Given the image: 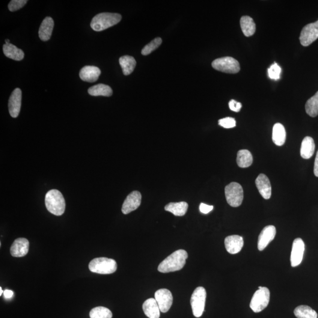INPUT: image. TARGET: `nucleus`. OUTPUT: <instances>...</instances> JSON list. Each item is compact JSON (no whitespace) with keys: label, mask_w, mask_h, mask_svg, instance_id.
Returning a JSON list of instances; mask_svg holds the SVG:
<instances>
[{"label":"nucleus","mask_w":318,"mask_h":318,"mask_svg":"<svg viewBox=\"0 0 318 318\" xmlns=\"http://www.w3.org/2000/svg\"><path fill=\"white\" fill-rule=\"evenodd\" d=\"M188 258L187 252L180 249L173 252L160 263L158 270L161 273L176 272L183 268Z\"/></svg>","instance_id":"f257e3e1"},{"label":"nucleus","mask_w":318,"mask_h":318,"mask_svg":"<svg viewBox=\"0 0 318 318\" xmlns=\"http://www.w3.org/2000/svg\"><path fill=\"white\" fill-rule=\"evenodd\" d=\"M45 203L49 212L56 216H61L65 212V202L62 193L53 189L47 193Z\"/></svg>","instance_id":"f03ea898"},{"label":"nucleus","mask_w":318,"mask_h":318,"mask_svg":"<svg viewBox=\"0 0 318 318\" xmlns=\"http://www.w3.org/2000/svg\"><path fill=\"white\" fill-rule=\"evenodd\" d=\"M121 16L117 13H102L96 15L92 19L90 26L93 30L102 31L117 25L120 22Z\"/></svg>","instance_id":"7ed1b4c3"},{"label":"nucleus","mask_w":318,"mask_h":318,"mask_svg":"<svg viewBox=\"0 0 318 318\" xmlns=\"http://www.w3.org/2000/svg\"><path fill=\"white\" fill-rule=\"evenodd\" d=\"M88 268L91 272L108 275L116 271L117 265L116 261L113 259L97 258L90 261Z\"/></svg>","instance_id":"20e7f679"},{"label":"nucleus","mask_w":318,"mask_h":318,"mask_svg":"<svg viewBox=\"0 0 318 318\" xmlns=\"http://www.w3.org/2000/svg\"><path fill=\"white\" fill-rule=\"evenodd\" d=\"M270 300V291L266 287H259L252 297L250 308L255 313H260L268 305Z\"/></svg>","instance_id":"39448f33"},{"label":"nucleus","mask_w":318,"mask_h":318,"mask_svg":"<svg viewBox=\"0 0 318 318\" xmlns=\"http://www.w3.org/2000/svg\"><path fill=\"white\" fill-rule=\"evenodd\" d=\"M226 199L231 206L237 207L242 204L243 200V190L241 185L231 182L225 187Z\"/></svg>","instance_id":"423d86ee"},{"label":"nucleus","mask_w":318,"mask_h":318,"mask_svg":"<svg viewBox=\"0 0 318 318\" xmlns=\"http://www.w3.org/2000/svg\"><path fill=\"white\" fill-rule=\"evenodd\" d=\"M206 291L203 287H198L191 296V304L193 316L201 317L203 314L206 303Z\"/></svg>","instance_id":"0eeeda50"},{"label":"nucleus","mask_w":318,"mask_h":318,"mask_svg":"<svg viewBox=\"0 0 318 318\" xmlns=\"http://www.w3.org/2000/svg\"><path fill=\"white\" fill-rule=\"evenodd\" d=\"M212 65L214 69L226 73L236 74L240 70L238 61L231 57L217 58Z\"/></svg>","instance_id":"6e6552de"},{"label":"nucleus","mask_w":318,"mask_h":318,"mask_svg":"<svg viewBox=\"0 0 318 318\" xmlns=\"http://www.w3.org/2000/svg\"><path fill=\"white\" fill-rule=\"evenodd\" d=\"M318 38V20L317 22L309 24L303 28L300 35V43L303 46L311 45Z\"/></svg>","instance_id":"1a4fd4ad"},{"label":"nucleus","mask_w":318,"mask_h":318,"mask_svg":"<svg viewBox=\"0 0 318 318\" xmlns=\"http://www.w3.org/2000/svg\"><path fill=\"white\" fill-rule=\"evenodd\" d=\"M154 299L159 305L160 312L163 313H167L170 310L173 304V296L170 290L166 289H161L157 290Z\"/></svg>","instance_id":"9d476101"},{"label":"nucleus","mask_w":318,"mask_h":318,"mask_svg":"<svg viewBox=\"0 0 318 318\" xmlns=\"http://www.w3.org/2000/svg\"><path fill=\"white\" fill-rule=\"evenodd\" d=\"M305 251V243L301 238L294 240L290 255L291 266L296 267L301 263Z\"/></svg>","instance_id":"9b49d317"},{"label":"nucleus","mask_w":318,"mask_h":318,"mask_svg":"<svg viewBox=\"0 0 318 318\" xmlns=\"http://www.w3.org/2000/svg\"><path fill=\"white\" fill-rule=\"evenodd\" d=\"M22 92L19 88H17L12 92L8 101L9 113L12 117L19 116L21 106H22Z\"/></svg>","instance_id":"f8f14e48"},{"label":"nucleus","mask_w":318,"mask_h":318,"mask_svg":"<svg viewBox=\"0 0 318 318\" xmlns=\"http://www.w3.org/2000/svg\"><path fill=\"white\" fill-rule=\"evenodd\" d=\"M276 233L274 226H267L261 231L258 237V248L260 251L264 250L267 246L274 239Z\"/></svg>","instance_id":"ddd939ff"},{"label":"nucleus","mask_w":318,"mask_h":318,"mask_svg":"<svg viewBox=\"0 0 318 318\" xmlns=\"http://www.w3.org/2000/svg\"><path fill=\"white\" fill-rule=\"evenodd\" d=\"M142 195L138 191H133L128 195L123 204L121 211L124 215H127L136 210L141 204Z\"/></svg>","instance_id":"4468645a"},{"label":"nucleus","mask_w":318,"mask_h":318,"mask_svg":"<svg viewBox=\"0 0 318 318\" xmlns=\"http://www.w3.org/2000/svg\"><path fill=\"white\" fill-rule=\"evenodd\" d=\"M259 192L264 199H269L272 195V187L265 174H260L255 180Z\"/></svg>","instance_id":"2eb2a0df"},{"label":"nucleus","mask_w":318,"mask_h":318,"mask_svg":"<svg viewBox=\"0 0 318 318\" xmlns=\"http://www.w3.org/2000/svg\"><path fill=\"white\" fill-rule=\"evenodd\" d=\"M244 244L243 237L239 235H231L226 237L225 245L226 249L231 254L239 253Z\"/></svg>","instance_id":"dca6fc26"},{"label":"nucleus","mask_w":318,"mask_h":318,"mask_svg":"<svg viewBox=\"0 0 318 318\" xmlns=\"http://www.w3.org/2000/svg\"><path fill=\"white\" fill-rule=\"evenodd\" d=\"M29 242L26 238H18L14 240L10 249L11 255L14 257H25L29 251Z\"/></svg>","instance_id":"f3484780"},{"label":"nucleus","mask_w":318,"mask_h":318,"mask_svg":"<svg viewBox=\"0 0 318 318\" xmlns=\"http://www.w3.org/2000/svg\"><path fill=\"white\" fill-rule=\"evenodd\" d=\"M101 74L99 68L91 65L83 67L80 71L79 76L83 81L94 83L96 82Z\"/></svg>","instance_id":"a211bd4d"},{"label":"nucleus","mask_w":318,"mask_h":318,"mask_svg":"<svg viewBox=\"0 0 318 318\" xmlns=\"http://www.w3.org/2000/svg\"><path fill=\"white\" fill-rule=\"evenodd\" d=\"M54 26V21L52 17H47L44 19L38 31V35L41 40L47 41L50 39Z\"/></svg>","instance_id":"6ab92c4d"},{"label":"nucleus","mask_w":318,"mask_h":318,"mask_svg":"<svg viewBox=\"0 0 318 318\" xmlns=\"http://www.w3.org/2000/svg\"><path fill=\"white\" fill-rule=\"evenodd\" d=\"M144 313L149 318H159L160 308L155 299L150 298L146 300L143 305Z\"/></svg>","instance_id":"aec40b11"},{"label":"nucleus","mask_w":318,"mask_h":318,"mask_svg":"<svg viewBox=\"0 0 318 318\" xmlns=\"http://www.w3.org/2000/svg\"><path fill=\"white\" fill-rule=\"evenodd\" d=\"M316 145L314 139L310 136L305 137L303 140L301 147V156L303 159H309L314 155Z\"/></svg>","instance_id":"412c9836"},{"label":"nucleus","mask_w":318,"mask_h":318,"mask_svg":"<svg viewBox=\"0 0 318 318\" xmlns=\"http://www.w3.org/2000/svg\"><path fill=\"white\" fill-rule=\"evenodd\" d=\"M287 133L285 127L281 123H276L273 127L272 141L278 146L283 145L286 141Z\"/></svg>","instance_id":"4be33fe9"},{"label":"nucleus","mask_w":318,"mask_h":318,"mask_svg":"<svg viewBox=\"0 0 318 318\" xmlns=\"http://www.w3.org/2000/svg\"><path fill=\"white\" fill-rule=\"evenodd\" d=\"M3 52L6 57L16 61L22 60L25 57V53L22 50L18 49L12 44H5L3 46Z\"/></svg>","instance_id":"5701e85b"},{"label":"nucleus","mask_w":318,"mask_h":318,"mask_svg":"<svg viewBox=\"0 0 318 318\" xmlns=\"http://www.w3.org/2000/svg\"><path fill=\"white\" fill-rule=\"evenodd\" d=\"M188 209V204L185 202L170 203L166 205L165 209L173 213L174 216H183L185 215Z\"/></svg>","instance_id":"b1692460"},{"label":"nucleus","mask_w":318,"mask_h":318,"mask_svg":"<svg viewBox=\"0 0 318 318\" xmlns=\"http://www.w3.org/2000/svg\"><path fill=\"white\" fill-rule=\"evenodd\" d=\"M240 23L243 33L245 36L251 37L255 34L256 25L253 19H252L251 17H242Z\"/></svg>","instance_id":"393cba45"},{"label":"nucleus","mask_w":318,"mask_h":318,"mask_svg":"<svg viewBox=\"0 0 318 318\" xmlns=\"http://www.w3.org/2000/svg\"><path fill=\"white\" fill-rule=\"evenodd\" d=\"M236 161L239 167L248 168L253 163V156L249 150H240L237 152Z\"/></svg>","instance_id":"a878e982"},{"label":"nucleus","mask_w":318,"mask_h":318,"mask_svg":"<svg viewBox=\"0 0 318 318\" xmlns=\"http://www.w3.org/2000/svg\"><path fill=\"white\" fill-rule=\"evenodd\" d=\"M88 93L92 96L110 97L113 94V90L108 85L99 84L89 88Z\"/></svg>","instance_id":"bb28decb"},{"label":"nucleus","mask_w":318,"mask_h":318,"mask_svg":"<svg viewBox=\"0 0 318 318\" xmlns=\"http://www.w3.org/2000/svg\"><path fill=\"white\" fill-rule=\"evenodd\" d=\"M119 63L122 68L124 75L128 76L135 70L136 61L135 58L130 56H124L119 59Z\"/></svg>","instance_id":"cd10ccee"},{"label":"nucleus","mask_w":318,"mask_h":318,"mask_svg":"<svg viewBox=\"0 0 318 318\" xmlns=\"http://www.w3.org/2000/svg\"><path fill=\"white\" fill-rule=\"evenodd\" d=\"M294 314L298 318H318L317 312L307 305H300L294 310Z\"/></svg>","instance_id":"c85d7f7f"},{"label":"nucleus","mask_w":318,"mask_h":318,"mask_svg":"<svg viewBox=\"0 0 318 318\" xmlns=\"http://www.w3.org/2000/svg\"><path fill=\"white\" fill-rule=\"evenodd\" d=\"M305 111L311 117L317 116L318 115V91L307 101L305 105Z\"/></svg>","instance_id":"c756f323"},{"label":"nucleus","mask_w":318,"mask_h":318,"mask_svg":"<svg viewBox=\"0 0 318 318\" xmlns=\"http://www.w3.org/2000/svg\"><path fill=\"white\" fill-rule=\"evenodd\" d=\"M112 317L111 311L103 307L92 309L90 313V318H112Z\"/></svg>","instance_id":"7c9ffc66"},{"label":"nucleus","mask_w":318,"mask_h":318,"mask_svg":"<svg viewBox=\"0 0 318 318\" xmlns=\"http://www.w3.org/2000/svg\"><path fill=\"white\" fill-rule=\"evenodd\" d=\"M162 43V40L161 38H156L155 39L151 41L149 44H147V45L142 49V54L144 56L150 55L151 52L154 51V50L158 48Z\"/></svg>","instance_id":"2f4dec72"},{"label":"nucleus","mask_w":318,"mask_h":318,"mask_svg":"<svg viewBox=\"0 0 318 318\" xmlns=\"http://www.w3.org/2000/svg\"><path fill=\"white\" fill-rule=\"evenodd\" d=\"M268 76L270 79L275 80H278L280 79L281 73V68L279 65L275 63L271 65L268 70Z\"/></svg>","instance_id":"473e14b6"},{"label":"nucleus","mask_w":318,"mask_h":318,"mask_svg":"<svg viewBox=\"0 0 318 318\" xmlns=\"http://www.w3.org/2000/svg\"><path fill=\"white\" fill-rule=\"evenodd\" d=\"M28 2L27 0H12L8 5L9 10L11 12L19 10L23 8Z\"/></svg>","instance_id":"72a5a7b5"},{"label":"nucleus","mask_w":318,"mask_h":318,"mask_svg":"<svg viewBox=\"0 0 318 318\" xmlns=\"http://www.w3.org/2000/svg\"><path fill=\"white\" fill-rule=\"evenodd\" d=\"M236 123L235 119L232 117H226L219 120V125L226 129H231L235 127Z\"/></svg>","instance_id":"f704fd0d"},{"label":"nucleus","mask_w":318,"mask_h":318,"mask_svg":"<svg viewBox=\"0 0 318 318\" xmlns=\"http://www.w3.org/2000/svg\"><path fill=\"white\" fill-rule=\"evenodd\" d=\"M229 106L231 111L239 112L242 108V104L234 100H231L229 103Z\"/></svg>","instance_id":"c9c22d12"},{"label":"nucleus","mask_w":318,"mask_h":318,"mask_svg":"<svg viewBox=\"0 0 318 318\" xmlns=\"http://www.w3.org/2000/svg\"><path fill=\"white\" fill-rule=\"evenodd\" d=\"M213 209V206H210L204 203H201L199 206L201 212L203 214H207L211 212Z\"/></svg>","instance_id":"e433bc0d"},{"label":"nucleus","mask_w":318,"mask_h":318,"mask_svg":"<svg viewBox=\"0 0 318 318\" xmlns=\"http://www.w3.org/2000/svg\"><path fill=\"white\" fill-rule=\"evenodd\" d=\"M314 172V174L317 177H318V150L317 151L316 160H315Z\"/></svg>","instance_id":"4c0bfd02"},{"label":"nucleus","mask_w":318,"mask_h":318,"mask_svg":"<svg viewBox=\"0 0 318 318\" xmlns=\"http://www.w3.org/2000/svg\"><path fill=\"white\" fill-rule=\"evenodd\" d=\"M4 295L5 298H11L13 296V292L10 290H5L4 291Z\"/></svg>","instance_id":"58836bf2"},{"label":"nucleus","mask_w":318,"mask_h":318,"mask_svg":"<svg viewBox=\"0 0 318 318\" xmlns=\"http://www.w3.org/2000/svg\"><path fill=\"white\" fill-rule=\"evenodd\" d=\"M2 293H4V291L2 290V288L0 287V295H2Z\"/></svg>","instance_id":"ea45409f"},{"label":"nucleus","mask_w":318,"mask_h":318,"mask_svg":"<svg viewBox=\"0 0 318 318\" xmlns=\"http://www.w3.org/2000/svg\"><path fill=\"white\" fill-rule=\"evenodd\" d=\"M10 40H9L8 39L5 40V44H10Z\"/></svg>","instance_id":"a19ab883"}]
</instances>
